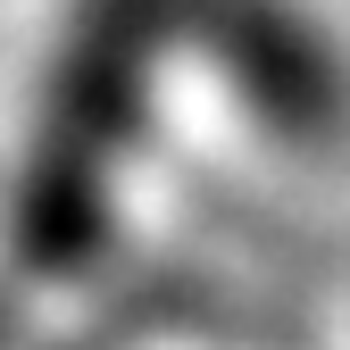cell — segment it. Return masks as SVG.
I'll return each instance as SVG.
<instances>
[{
	"mask_svg": "<svg viewBox=\"0 0 350 350\" xmlns=\"http://www.w3.org/2000/svg\"><path fill=\"white\" fill-rule=\"evenodd\" d=\"M167 17V0H100L83 17L67 75L51 92V125H42V150L25 167V200H17V234L33 267H75L100 234V175L117 150V125L134 109L142 83V51Z\"/></svg>",
	"mask_w": 350,
	"mask_h": 350,
	"instance_id": "cell-1",
	"label": "cell"
},
{
	"mask_svg": "<svg viewBox=\"0 0 350 350\" xmlns=\"http://www.w3.org/2000/svg\"><path fill=\"white\" fill-rule=\"evenodd\" d=\"M200 25L242 92L267 109L284 134H334L350 117V83L334 51L275 0H200Z\"/></svg>",
	"mask_w": 350,
	"mask_h": 350,
	"instance_id": "cell-2",
	"label": "cell"
}]
</instances>
